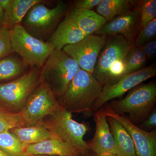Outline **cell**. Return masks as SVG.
Returning <instances> with one entry per match:
<instances>
[{
	"instance_id": "cell-12",
	"label": "cell",
	"mask_w": 156,
	"mask_h": 156,
	"mask_svg": "<svg viewBox=\"0 0 156 156\" xmlns=\"http://www.w3.org/2000/svg\"><path fill=\"white\" fill-rule=\"evenodd\" d=\"M106 116L118 120L131 136L134 142L136 156H156V130L146 131L131 122L124 116L117 115L109 106L108 102L103 106Z\"/></svg>"
},
{
	"instance_id": "cell-31",
	"label": "cell",
	"mask_w": 156,
	"mask_h": 156,
	"mask_svg": "<svg viewBox=\"0 0 156 156\" xmlns=\"http://www.w3.org/2000/svg\"><path fill=\"white\" fill-rule=\"evenodd\" d=\"M139 126V128L144 131L156 129V107L152 111L148 117Z\"/></svg>"
},
{
	"instance_id": "cell-24",
	"label": "cell",
	"mask_w": 156,
	"mask_h": 156,
	"mask_svg": "<svg viewBox=\"0 0 156 156\" xmlns=\"http://www.w3.org/2000/svg\"><path fill=\"white\" fill-rule=\"evenodd\" d=\"M26 126L20 112H15L0 106V133L12 128Z\"/></svg>"
},
{
	"instance_id": "cell-4",
	"label": "cell",
	"mask_w": 156,
	"mask_h": 156,
	"mask_svg": "<svg viewBox=\"0 0 156 156\" xmlns=\"http://www.w3.org/2000/svg\"><path fill=\"white\" fill-rule=\"evenodd\" d=\"M80 69L77 62L62 50H55L41 71V82L47 84L58 99Z\"/></svg>"
},
{
	"instance_id": "cell-28",
	"label": "cell",
	"mask_w": 156,
	"mask_h": 156,
	"mask_svg": "<svg viewBox=\"0 0 156 156\" xmlns=\"http://www.w3.org/2000/svg\"><path fill=\"white\" fill-rule=\"evenodd\" d=\"M13 53L10 29L4 26L0 29V59Z\"/></svg>"
},
{
	"instance_id": "cell-25",
	"label": "cell",
	"mask_w": 156,
	"mask_h": 156,
	"mask_svg": "<svg viewBox=\"0 0 156 156\" xmlns=\"http://www.w3.org/2000/svg\"><path fill=\"white\" fill-rule=\"evenodd\" d=\"M147 59L140 48L133 46L125 59L124 75L136 72L142 69Z\"/></svg>"
},
{
	"instance_id": "cell-7",
	"label": "cell",
	"mask_w": 156,
	"mask_h": 156,
	"mask_svg": "<svg viewBox=\"0 0 156 156\" xmlns=\"http://www.w3.org/2000/svg\"><path fill=\"white\" fill-rule=\"evenodd\" d=\"M43 125L53 136L84 151L88 150L84 135L88 126L73 119L72 115L62 107L41 121Z\"/></svg>"
},
{
	"instance_id": "cell-13",
	"label": "cell",
	"mask_w": 156,
	"mask_h": 156,
	"mask_svg": "<svg viewBox=\"0 0 156 156\" xmlns=\"http://www.w3.org/2000/svg\"><path fill=\"white\" fill-rule=\"evenodd\" d=\"M141 1L128 13L108 21L94 34L112 36L121 35L134 43L138 29L140 28Z\"/></svg>"
},
{
	"instance_id": "cell-11",
	"label": "cell",
	"mask_w": 156,
	"mask_h": 156,
	"mask_svg": "<svg viewBox=\"0 0 156 156\" xmlns=\"http://www.w3.org/2000/svg\"><path fill=\"white\" fill-rule=\"evenodd\" d=\"M108 37L88 35L80 42L62 48L66 54L77 62L81 69L93 73L98 57Z\"/></svg>"
},
{
	"instance_id": "cell-30",
	"label": "cell",
	"mask_w": 156,
	"mask_h": 156,
	"mask_svg": "<svg viewBox=\"0 0 156 156\" xmlns=\"http://www.w3.org/2000/svg\"><path fill=\"white\" fill-rule=\"evenodd\" d=\"M102 0H76L73 2L74 9L83 10H92L97 7Z\"/></svg>"
},
{
	"instance_id": "cell-17",
	"label": "cell",
	"mask_w": 156,
	"mask_h": 156,
	"mask_svg": "<svg viewBox=\"0 0 156 156\" xmlns=\"http://www.w3.org/2000/svg\"><path fill=\"white\" fill-rule=\"evenodd\" d=\"M87 35L93 34L107 22L93 10L72 9L65 17Z\"/></svg>"
},
{
	"instance_id": "cell-22",
	"label": "cell",
	"mask_w": 156,
	"mask_h": 156,
	"mask_svg": "<svg viewBox=\"0 0 156 156\" xmlns=\"http://www.w3.org/2000/svg\"><path fill=\"white\" fill-rule=\"evenodd\" d=\"M20 57L10 55L0 59V82L17 78L27 68Z\"/></svg>"
},
{
	"instance_id": "cell-33",
	"label": "cell",
	"mask_w": 156,
	"mask_h": 156,
	"mask_svg": "<svg viewBox=\"0 0 156 156\" xmlns=\"http://www.w3.org/2000/svg\"><path fill=\"white\" fill-rule=\"evenodd\" d=\"M77 156H98L96 154H95L94 152L90 150H87L84 151L83 152L79 154Z\"/></svg>"
},
{
	"instance_id": "cell-3",
	"label": "cell",
	"mask_w": 156,
	"mask_h": 156,
	"mask_svg": "<svg viewBox=\"0 0 156 156\" xmlns=\"http://www.w3.org/2000/svg\"><path fill=\"white\" fill-rule=\"evenodd\" d=\"M156 83L153 81L138 85L130 90L126 97L113 99L108 103L117 115L126 117L137 126L141 124L156 108Z\"/></svg>"
},
{
	"instance_id": "cell-18",
	"label": "cell",
	"mask_w": 156,
	"mask_h": 156,
	"mask_svg": "<svg viewBox=\"0 0 156 156\" xmlns=\"http://www.w3.org/2000/svg\"><path fill=\"white\" fill-rule=\"evenodd\" d=\"M119 156H136L134 142L125 127L118 120L106 116Z\"/></svg>"
},
{
	"instance_id": "cell-14",
	"label": "cell",
	"mask_w": 156,
	"mask_h": 156,
	"mask_svg": "<svg viewBox=\"0 0 156 156\" xmlns=\"http://www.w3.org/2000/svg\"><path fill=\"white\" fill-rule=\"evenodd\" d=\"M96 128L93 138L87 142L88 149L98 156L113 154L118 156V150L103 107L92 114Z\"/></svg>"
},
{
	"instance_id": "cell-34",
	"label": "cell",
	"mask_w": 156,
	"mask_h": 156,
	"mask_svg": "<svg viewBox=\"0 0 156 156\" xmlns=\"http://www.w3.org/2000/svg\"><path fill=\"white\" fill-rule=\"evenodd\" d=\"M5 20V11L0 6V29L4 26Z\"/></svg>"
},
{
	"instance_id": "cell-19",
	"label": "cell",
	"mask_w": 156,
	"mask_h": 156,
	"mask_svg": "<svg viewBox=\"0 0 156 156\" xmlns=\"http://www.w3.org/2000/svg\"><path fill=\"white\" fill-rule=\"evenodd\" d=\"M139 2L133 0H102L96 7V13L108 22L128 13Z\"/></svg>"
},
{
	"instance_id": "cell-26",
	"label": "cell",
	"mask_w": 156,
	"mask_h": 156,
	"mask_svg": "<svg viewBox=\"0 0 156 156\" xmlns=\"http://www.w3.org/2000/svg\"><path fill=\"white\" fill-rule=\"evenodd\" d=\"M156 17V0L141 1L140 30L145 27Z\"/></svg>"
},
{
	"instance_id": "cell-23",
	"label": "cell",
	"mask_w": 156,
	"mask_h": 156,
	"mask_svg": "<svg viewBox=\"0 0 156 156\" xmlns=\"http://www.w3.org/2000/svg\"><path fill=\"white\" fill-rule=\"evenodd\" d=\"M27 144L9 131L0 133V149L9 156H26Z\"/></svg>"
},
{
	"instance_id": "cell-8",
	"label": "cell",
	"mask_w": 156,
	"mask_h": 156,
	"mask_svg": "<svg viewBox=\"0 0 156 156\" xmlns=\"http://www.w3.org/2000/svg\"><path fill=\"white\" fill-rule=\"evenodd\" d=\"M33 67L14 80L0 83V106L19 112L29 96L41 83V70Z\"/></svg>"
},
{
	"instance_id": "cell-35",
	"label": "cell",
	"mask_w": 156,
	"mask_h": 156,
	"mask_svg": "<svg viewBox=\"0 0 156 156\" xmlns=\"http://www.w3.org/2000/svg\"><path fill=\"white\" fill-rule=\"evenodd\" d=\"M100 156H119L117 155L116 154H103L101 155Z\"/></svg>"
},
{
	"instance_id": "cell-1",
	"label": "cell",
	"mask_w": 156,
	"mask_h": 156,
	"mask_svg": "<svg viewBox=\"0 0 156 156\" xmlns=\"http://www.w3.org/2000/svg\"><path fill=\"white\" fill-rule=\"evenodd\" d=\"M133 46V42L122 36L108 37L92 73L103 87L113 83L124 76L125 59Z\"/></svg>"
},
{
	"instance_id": "cell-37",
	"label": "cell",
	"mask_w": 156,
	"mask_h": 156,
	"mask_svg": "<svg viewBox=\"0 0 156 156\" xmlns=\"http://www.w3.org/2000/svg\"><path fill=\"white\" fill-rule=\"evenodd\" d=\"M29 156H50L47 155H32Z\"/></svg>"
},
{
	"instance_id": "cell-36",
	"label": "cell",
	"mask_w": 156,
	"mask_h": 156,
	"mask_svg": "<svg viewBox=\"0 0 156 156\" xmlns=\"http://www.w3.org/2000/svg\"><path fill=\"white\" fill-rule=\"evenodd\" d=\"M0 156H9L0 149Z\"/></svg>"
},
{
	"instance_id": "cell-5",
	"label": "cell",
	"mask_w": 156,
	"mask_h": 156,
	"mask_svg": "<svg viewBox=\"0 0 156 156\" xmlns=\"http://www.w3.org/2000/svg\"><path fill=\"white\" fill-rule=\"evenodd\" d=\"M43 2L35 4L30 9L21 25L33 37L47 42L67 11L68 5L60 2L51 9Z\"/></svg>"
},
{
	"instance_id": "cell-27",
	"label": "cell",
	"mask_w": 156,
	"mask_h": 156,
	"mask_svg": "<svg viewBox=\"0 0 156 156\" xmlns=\"http://www.w3.org/2000/svg\"><path fill=\"white\" fill-rule=\"evenodd\" d=\"M156 35V18L149 23L140 32L134 40L133 46L139 47L147 42L154 39Z\"/></svg>"
},
{
	"instance_id": "cell-20",
	"label": "cell",
	"mask_w": 156,
	"mask_h": 156,
	"mask_svg": "<svg viewBox=\"0 0 156 156\" xmlns=\"http://www.w3.org/2000/svg\"><path fill=\"white\" fill-rule=\"evenodd\" d=\"M42 0H11L5 11L4 26L9 29L15 26L21 24L23 20L30 9Z\"/></svg>"
},
{
	"instance_id": "cell-15",
	"label": "cell",
	"mask_w": 156,
	"mask_h": 156,
	"mask_svg": "<svg viewBox=\"0 0 156 156\" xmlns=\"http://www.w3.org/2000/svg\"><path fill=\"white\" fill-rule=\"evenodd\" d=\"M84 151L53 136L41 142L27 144L25 149L26 156L32 155L77 156Z\"/></svg>"
},
{
	"instance_id": "cell-6",
	"label": "cell",
	"mask_w": 156,
	"mask_h": 156,
	"mask_svg": "<svg viewBox=\"0 0 156 156\" xmlns=\"http://www.w3.org/2000/svg\"><path fill=\"white\" fill-rule=\"evenodd\" d=\"M13 53H17L27 67H43L55 50L54 46L28 33L21 24L10 30Z\"/></svg>"
},
{
	"instance_id": "cell-21",
	"label": "cell",
	"mask_w": 156,
	"mask_h": 156,
	"mask_svg": "<svg viewBox=\"0 0 156 156\" xmlns=\"http://www.w3.org/2000/svg\"><path fill=\"white\" fill-rule=\"evenodd\" d=\"M10 130L11 133L25 144L37 143L49 139L53 136L41 122L34 126L15 128Z\"/></svg>"
},
{
	"instance_id": "cell-2",
	"label": "cell",
	"mask_w": 156,
	"mask_h": 156,
	"mask_svg": "<svg viewBox=\"0 0 156 156\" xmlns=\"http://www.w3.org/2000/svg\"><path fill=\"white\" fill-rule=\"evenodd\" d=\"M103 86L92 74L80 69L63 95L57 100L63 108L73 112L92 114Z\"/></svg>"
},
{
	"instance_id": "cell-10",
	"label": "cell",
	"mask_w": 156,
	"mask_h": 156,
	"mask_svg": "<svg viewBox=\"0 0 156 156\" xmlns=\"http://www.w3.org/2000/svg\"><path fill=\"white\" fill-rule=\"evenodd\" d=\"M156 75V65L153 63L136 72L123 76L113 83L104 86L102 92L92 108V114L109 101L121 97L126 92Z\"/></svg>"
},
{
	"instance_id": "cell-9",
	"label": "cell",
	"mask_w": 156,
	"mask_h": 156,
	"mask_svg": "<svg viewBox=\"0 0 156 156\" xmlns=\"http://www.w3.org/2000/svg\"><path fill=\"white\" fill-rule=\"evenodd\" d=\"M61 107L49 87L41 82L29 96L25 106L20 112L27 126H32Z\"/></svg>"
},
{
	"instance_id": "cell-32",
	"label": "cell",
	"mask_w": 156,
	"mask_h": 156,
	"mask_svg": "<svg viewBox=\"0 0 156 156\" xmlns=\"http://www.w3.org/2000/svg\"><path fill=\"white\" fill-rule=\"evenodd\" d=\"M11 2V0H0V6L4 11L8 9Z\"/></svg>"
},
{
	"instance_id": "cell-16",
	"label": "cell",
	"mask_w": 156,
	"mask_h": 156,
	"mask_svg": "<svg viewBox=\"0 0 156 156\" xmlns=\"http://www.w3.org/2000/svg\"><path fill=\"white\" fill-rule=\"evenodd\" d=\"M87 35L72 23L64 20L57 27L48 41L55 50H62L67 45L73 44L83 40Z\"/></svg>"
},
{
	"instance_id": "cell-29",
	"label": "cell",
	"mask_w": 156,
	"mask_h": 156,
	"mask_svg": "<svg viewBox=\"0 0 156 156\" xmlns=\"http://www.w3.org/2000/svg\"><path fill=\"white\" fill-rule=\"evenodd\" d=\"M147 59L154 60L156 56V40L153 39L139 47Z\"/></svg>"
}]
</instances>
